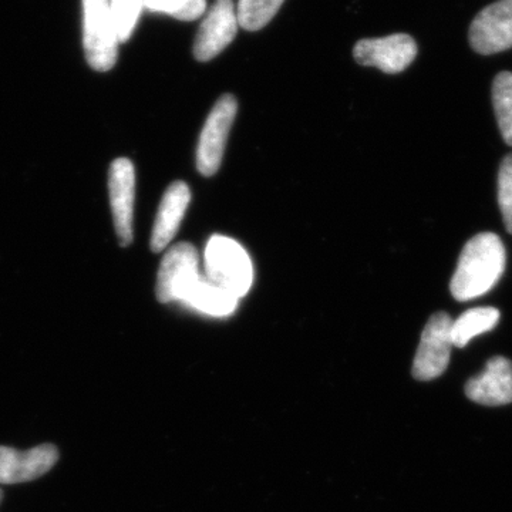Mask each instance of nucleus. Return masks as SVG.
I'll list each match as a JSON object with an SVG mask.
<instances>
[{"instance_id": "8", "label": "nucleus", "mask_w": 512, "mask_h": 512, "mask_svg": "<svg viewBox=\"0 0 512 512\" xmlns=\"http://www.w3.org/2000/svg\"><path fill=\"white\" fill-rule=\"evenodd\" d=\"M471 47L480 55L505 52L512 47V0H498L481 10L470 26Z\"/></svg>"}, {"instance_id": "21", "label": "nucleus", "mask_w": 512, "mask_h": 512, "mask_svg": "<svg viewBox=\"0 0 512 512\" xmlns=\"http://www.w3.org/2000/svg\"><path fill=\"white\" fill-rule=\"evenodd\" d=\"M2 497H3V494H2V491H0V501H2Z\"/></svg>"}, {"instance_id": "1", "label": "nucleus", "mask_w": 512, "mask_h": 512, "mask_svg": "<svg viewBox=\"0 0 512 512\" xmlns=\"http://www.w3.org/2000/svg\"><path fill=\"white\" fill-rule=\"evenodd\" d=\"M505 248L493 232H483L470 239L461 251L450 289L460 302L480 298L497 285L504 274Z\"/></svg>"}, {"instance_id": "17", "label": "nucleus", "mask_w": 512, "mask_h": 512, "mask_svg": "<svg viewBox=\"0 0 512 512\" xmlns=\"http://www.w3.org/2000/svg\"><path fill=\"white\" fill-rule=\"evenodd\" d=\"M493 104L501 136L512 147V73L503 72L495 77Z\"/></svg>"}, {"instance_id": "11", "label": "nucleus", "mask_w": 512, "mask_h": 512, "mask_svg": "<svg viewBox=\"0 0 512 512\" xmlns=\"http://www.w3.org/2000/svg\"><path fill=\"white\" fill-rule=\"evenodd\" d=\"M59 460L53 444H42L30 450L0 446V484H20L36 480L52 470Z\"/></svg>"}, {"instance_id": "18", "label": "nucleus", "mask_w": 512, "mask_h": 512, "mask_svg": "<svg viewBox=\"0 0 512 512\" xmlns=\"http://www.w3.org/2000/svg\"><path fill=\"white\" fill-rule=\"evenodd\" d=\"M110 8L120 43L127 42L143 12L144 0H110Z\"/></svg>"}, {"instance_id": "15", "label": "nucleus", "mask_w": 512, "mask_h": 512, "mask_svg": "<svg viewBox=\"0 0 512 512\" xmlns=\"http://www.w3.org/2000/svg\"><path fill=\"white\" fill-rule=\"evenodd\" d=\"M500 311L495 308H473L464 312L460 318L453 319L451 340L456 348H466L470 340L478 335L490 332L500 322Z\"/></svg>"}, {"instance_id": "16", "label": "nucleus", "mask_w": 512, "mask_h": 512, "mask_svg": "<svg viewBox=\"0 0 512 512\" xmlns=\"http://www.w3.org/2000/svg\"><path fill=\"white\" fill-rule=\"evenodd\" d=\"M285 0H238V23L249 32L261 30L275 18Z\"/></svg>"}, {"instance_id": "2", "label": "nucleus", "mask_w": 512, "mask_h": 512, "mask_svg": "<svg viewBox=\"0 0 512 512\" xmlns=\"http://www.w3.org/2000/svg\"><path fill=\"white\" fill-rule=\"evenodd\" d=\"M204 258L208 281L237 298L247 295L254 282V268L247 251L237 241L214 235L205 247Z\"/></svg>"}, {"instance_id": "13", "label": "nucleus", "mask_w": 512, "mask_h": 512, "mask_svg": "<svg viewBox=\"0 0 512 512\" xmlns=\"http://www.w3.org/2000/svg\"><path fill=\"white\" fill-rule=\"evenodd\" d=\"M191 201L190 187L183 181H175L165 191L160 208H158L156 222H154L153 235H151V249L153 252L164 251L184 220L185 211Z\"/></svg>"}, {"instance_id": "9", "label": "nucleus", "mask_w": 512, "mask_h": 512, "mask_svg": "<svg viewBox=\"0 0 512 512\" xmlns=\"http://www.w3.org/2000/svg\"><path fill=\"white\" fill-rule=\"evenodd\" d=\"M356 62L375 66L387 74L402 73L414 62L417 45L412 36L396 33L380 39L360 40L353 50Z\"/></svg>"}, {"instance_id": "7", "label": "nucleus", "mask_w": 512, "mask_h": 512, "mask_svg": "<svg viewBox=\"0 0 512 512\" xmlns=\"http://www.w3.org/2000/svg\"><path fill=\"white\" fill-rule=\"evenodd\" d=\"M198 252L188 242L174 245L161 262L157 279V299L161 303L183 302L191 286L200 279Z\"/></svg>"}, {"instance_id": "14", "label": "nucleus", "mask_w": 512, "mask_h": 512, "mask_svg": "<svg viewBox=\"0 0 512 512\" xmlns=\"http://www.w3.org/2000/svg\"><path fill=\"white\" fill-rule=\"evenodd\" d=\"M183 302L207 315L229 316L237 309L239 298L200 276L185 295Z\"/></svg>"}, {"instance_id": "19", "label": "nucleus", "mask_w": 512, "mask_h": 512, "mask_svg": "<svg viewBox=\"0 0 512 512\" xmlns=\"http://www.w3.org/2000/svg\"><path fill=\"white\" fill-rule=\"evenodd\" d=\"M498 204L505 228L512 235V154L504 158L498 173Z\"/></svg>"}, {"instance_id": "5", "label": "nucleus", "mask_w": 512, "mask_h": 512, "mask_svg": "<svg viewBox=\"0 0 512 512\" xmlns=\"http://www.w3.org/2000/svg\"><path fill=\"white\" fill-rule=\"evenodd\" d=\"M237 110L235 97L224 94L205 121L197 147V168L205 177H211L220 170L225 144Z\"/></svg>"}, {"instance_id": "3", "label": "nucleus", "mask_w": 512, "mask_h": 512, "mask_svg": "<svg viewBox=\"0 0 512 512\" xmlns=\"http://www.w3.org/2000/svg\"><path fill=\"white\" fill-rule=\"evenodd\" d=\"M84 53L97 72H107L117 62L120 40L111 15L110 0H83Z\"/></svg>"}, {"instance_id": "12", "label": "nucleus", "mask_w": 512, "mask_h": 512, "mask_svg": "<svg viewBox=\"0 0 512 512\" xmlns=\"http://www.w3.org/2000/svg\"><path fill=\"white\" fill-rule=\"evenodd\" d=\"M471 402L481 406L498 407L512 403V362L495 356L488 360L484 372L471 377L466 384Z\"/></svg>"}, {"instance_id": "10", "label": "nucleus", "mask_w": 512, "mask_h": 512, "mask_svg": "<svg viewBox=\"0 0 512 512\" xmlns=\"http://www.w3.org/2000/svg\"><path fill=\"white\" fill-rule=\"evenodd\" d=\"M109 191L114 228L123 247L133 241L134 197L136 173L128 158H117L109 171Z\"/></svg>"}, {"instance_id": "20", "label": "nucleus", "mask_w": 512, "mask_h": 512, "mask_svg": "<svg viewBox=\"0 0 512 512\" xmlns=\"http://www.w3.org/2000/svg\"><path fill=\"white\" fill-rule=\"evenodd\" d=\"M188 0H144V9L178 18Z\"/></svg>"}, {"instance_id": "4", "label": "nucleus", "mask_w": 512, "mask_h": 512, "mask_svg": "<svg viewBox=\"0 0 512 512\" xmlns=\"http://www.w3.org/2000/svg\"><path fill=\"white\" fill-rule=\"evenodd\" d=\"M451 325L453 319L446 312L431 316L421 333L419 349L414 357V379L429 382L446 372L453 348Z\"/></svg>"}, {"instance_id": "6", "label": "nucleus", "mask_w": 512, "mask_h": 512, "mask_svg": "<svg viewBox=\"0 0 512 512\" xmlns=\"http://www.w3.org/2000/svg\"><path fill=\"white\" fill-rule=\"evenodd\" d=\"M239 28L234 0H215L204 15L194 40L195 59L210 62L224 52L237 36Z\"/></svg>"}]
</instances>
